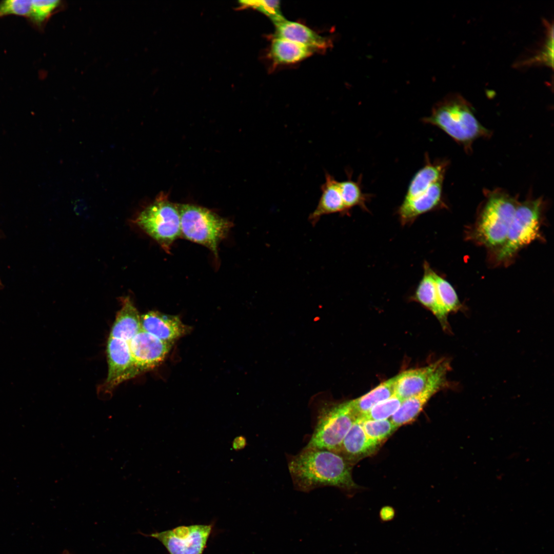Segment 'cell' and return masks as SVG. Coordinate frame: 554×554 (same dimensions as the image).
I'll list each match as a JSON object with an SVG mask.
<instances>
[{
  "label": "cell",
  "instance_id": "8",
  "mask_svg": "<svg viewBox=\"0 0 554 554\" xmlns=\"http://www.w3.org/2000/svg\"><path fill=\"white\" fill-rule=\"evenodd\" d=\"M212 527V524L179 526L143 535L159 540L169 554H203Z\"/></svg>",
  "mask_w": 554,
  "mask_h": 554
},
{
  "label": "cell",
  "instance_id": "2",
  "mask_svg": "<svg viewBox=\"0 0 554 554\" xmlns=\"http://www.w3.org/2000/svg\"><path fill=\"white\" fill-rule=\"evenodd\" d=\"M474 111L462 96L452 94L436 105L423 122L442 130L469 153L475 141L491 135V132L479 122Z\"/></svg>",
  "mask_w": 554,
  "mask_h": 554
},
{
  "label": "cell",
  "instance_id": "30",
  "mask_svg": "<svg viewBox=\"0 0 554 554\" xmlns=\"http://www.w3.org/2000/svg\"><path fill=\"white\" fill-rule=\"evenodd\" d=\"M32 6V1L6 0L0 2V17L10 14L29 17Z\"/></svg>",
  "mask_w": 554,
  "mask_h": 554
},
{
  "label": "cell",
  "instance_id": "29",
  "mask_svg": "<svg viewBox=\"0 0 554 554\" xmlns=\"http://www.w3.org/2000/svg\"><path fill=\"white\" fill-rule=\"evenodd\" d=\"M241 5L251 7L263 13L274 24L285 19L281 13L279 1H244L241 2Z\"/></svg>",
  "mask_w": 554,
  "mask_h": 554
},
{
  "label": "cell",
  "instance_id": "32",
  "mask_svg": "<svg viewBox=\"0 0 554 554\" xmlns=\"http://www.w3.org/2000/svg\"><path fill=\"white\" fill-rule=\"evenodd\" d=\"M245 445V439L242 436L237 437L234 438L232 444V448L235 450L242 449Z\"/></svg>",
  "mask_w": 554,
  "mask_h": 554
},
{
  "label": "cell",
  "instance_id": "1",
  "mask_svg": "<svg viewBox=\"0 0 554 554\" xmlns=\"http://www.w3.org/2000/svg\"><path fill=\"white\" fill-rule=\"evenodd\" d=\"M352 466L338 453L307 446L288 464L294 487L304 492L324 486L347 490L358 488L352 478Z\"/></svg>",
  "mask_w": 554,
  "mask_h": 554
},
{
  "label": "cell",
  "instance_id": "22",
  "mask_svg": "<svg viewBox=\"0 0 554 554\" xmlns=\"http://www.w3.org/2000/svg\"><path fill=\"white\" fill-rule=\"evenodd\" d=\"M397 375L381 383L364 395L350 401L358 418L368 411L378 403L391 397L395 392Z\"/></svg>",
  "mask_w": 554,
  "mask_h": 554
},
{
  "label": "cell",
  "instance_id": "13",
  "mask_svg": "<svg viewBox=\"0 0 554 554\" xmlns=\"http://www.w3.org/2000/svg\"><path fill=\"white\" fill-rule=\"evenodd\" d=\"M141 330L160 340L173 343L189 332V327L176 315L149 311L141 316Z\"/></svg>",
  "mask_w": 554,
  "mask_h": 554
},
{
  "label": "cell",
  "instance_id": "19",
  "mask_svg": "<svg viewBox=\"0 0 554 554\" xmlns=\"http://www.w3.org/2000/svg\"><path fill=\"white\" fill-rule=\"evenodd\" d=\"M122 307L111 327L110 337L129 342L141 330V316L129 297L123 298Z\"/></svg>",
  "mask_w": 554,
  "mask_h": 554
},
{
  "label": "cell",
  "instance_id": "17",
  "mask_svg": "<svg viewBox=\"0 0 554 554\" xmlns=\"http://www.w3.org/2000/svg\"><path fill=\"white\" fill-rule=\"evenodd\" d=\"M275 38H283L314 49H324L328 45L325 38L307 26L286 19L274 24Z\"/></svg>",
  "mask_w": 554,
  "mask_h": 554
},
{
  "label": "cell",
  "instance_id": "5",
  "mask_svg": "<svg viewBox=\"0 0 554 554\" xmlns=\"http://www.w3.org/2000/svg\"><path fill=\"white\" fill-rule=\"evenodd\" d=\"M544 201L542 197L519 202L506 239L497 254L503 262L511 259L521 249L540 237V226Z\"/></svg>",
  "mask_w": 554,
  "mask_h": 554
},
{
  "label": "cell",
  "instance_id": "7",
  "mask_svg": "<svg viewBox=\"0 0 554 554\" xmlns=\"http://www.w3.org/2000/svg\"><path fill=\"white\" fill-rule=\"evenodd\" d=\"M357 418L350 401L325 406L307 446L337 452Z\"/></svg>",
  "mask_w": 554,
  "mask_h": 554
},
{
  "label": "cell",
  "instance_id": "27",
  "mask_svg": "<svg viewBox=\"0 0 554 554\" xmlns=\"http://www.w3.org/2000/svg\"><path fill=\"white\" fill-rule=\"evenodd\" d=\"M31 12L28 18L33 25L41 28L50 17L63 7V2L59 0L32 1Z\"/></svg>",
  "mask_w": 554,
  "mask_h": 554
},
{
  "label": "cell",
  "instance_id": "25",
  "mask_svg": "<svg viewBox=\"0 0 554 554\" xmlns=\"http://www.w3.org/2000/svg\"><path fill=\"white\" fill-rule=\"evenodd\" d=\"M360 420L362 428L367 437L371 442L378 445L387 439L398 428L392 424L390 420H371L361 419Z\"/></svg>",
  "mask_w": 554,
  "mask_h": 554
},
{
  "label": "cell",
  "instance_id": "33",
  "mask_svg": "<svg viewBox=\"0 0 554 554\" xmlns=\"http://www.w3.org/2000/svg\"><path fill=\"white\" fill-rule=\"evenodd\" d=\"M63 554H70V553H69V552L68 550H65L63 552Z\"/></svg>",
  "mask_w": 554,
  "mask_h": 554
},
{
  "label": "cell",
  "instance_id": "14",
  "mask_svg": "<svg viewBox=\"0 0 554 554\" xmlns=\"http://www.w3.org/2000/svg\"><path fill=\"white\" fill-rule=\"evenodd\" d=\"M379 446L367 437L362 428L361 420L358 418L343 439L337 453L353 464L372 454Z\"/></svg>",
  "mask_w": 554,
  "mask_h": 554
},
{
  "label": "cell",
  "instance_id": "11",
  "mask_svg": "<svg viewBox=\"0 0 554 554\" xmlns=\"http://www.w3.org/2000/svg\"><path fill=\"white\" fill-rule=\"evenodd\" d=\"M107 355L108 371L106 384L109 388L114 387L140 373L134 364L128 342L109 337Z\"/></svg>",
  "mask_w": 554,
  "mask_h": 554
},
{
  "label": "cell",
  "instance_id": "3",
  "mask_svg": "<svg viewBox=\"0 0 554 554\" xmlns=\"http://www.w3.org/2000/svg\"><path fill=\"white\" fill-rule=\"evenodd\" d=\"M484 194L485 199L473 236L485 246L500 248L506 239L520 201L502 189H485Z\"/></svg>",
  "mask_w": 554,
  "mask_h": 554
},
{
  "label": "cell",
  "instance_id": "23",
  "mask_svg": "<svg viewBox=\"0 0 554 554\" xmlns=\"http://www.w3.org/2000/svg\"><path fill=\"white\" fill-rule=\"evenodd\" d=\"M438 304L443 314L447 318L449 313L460 309L461 304L452 286L442 276L434 272Z\"/></svg>",
  "mask_w": 554,
  "mask_h": 554
},
{
  "label": "cell",
  "instance_id": "9",
  "mask_svg": "<svg viewBox=\"0 0 554 554\" xmlns=\"http://www.w3.org/2000/svg\"><path fill=\"white\" fill-rule=\"evenodd\" d=\"M450 369L449 362L443 359L425 389L403 401L399 409L390 418L392 424L398 428L413 422L429 399L447 386L446 375Z\"/></svg>",
  "mask_w": 554,
  "mask_h": 554
},
{
  "label": "cell",
  "instance_id": "16",
  "mask_svg": "<svg viewBox=\"0 0 554 554\" xmlns=\"http://www.w3.org/2000/svg\"><path fill=\"white\" fill-rule=\"evenodd\" d=\"M443 359L429 365L404 371L397 375L394 393L403 400L423 391Z\"/></svg>",
  "mask_w": 554,
  "mask_h": 554
},
{
  "label": "cell",
  "instance_id": "6",
  "mask_svg": "<svg viewBox=\"0 0 554 554\" xmlns=\"http://www.w3.org/2000/svg\"><path fill=\"white\" fill-rule=\"evenodd\" d=\"M135 223L168 252L181 235L178 206L163 194L139 213Z\"/></svg>",
  "mask_w": 554,
  "mask_h": 554
},
{
  "label": "cell",
  "instance_id": "24",
  "mask_svg": "<svg viewBox=\"0 0 554 554\" xmlns=\"http://www.w3.org/2000/svg\"><path fill=\"white\" fill-rule=\"evenodd\" d=\"M339 186L343 203L349 213L351 209L355 206L368 211L366 203L369 195L362 191L360 185L357 182L351 180L348 176L347 180L339 182Z\"/></svg>",
  "mask_w": 554,
  "mask_h": 554
},
{
  "label": "cell",
  "instance_id": "12",
  "mask_svg": "<svg viewBox=\"0 0 554 554\" xmlns=\"http://www.w3.org/2000/svg\"><path fill=\"white\" fill-rule=\"evenodd\" d=\"M444 180L439 181L423 192L410 199L404 200L398 214L402 226L410 225L420 215L443 205Z\"/></svg>",
  "mask_w": 554,
  "mask_h": 554
},
{
  "label": "cell",
  "instance_id": "10",
  "mask_svg": "<svg viewBox=\"0 0 554 554\" xmlns=\"http://www.w3.org/2000/svg\"><path fill=\"white\" fill-rule=\"evenodd\" d=\"M129 344L134 364L140 373L160 365L169 352L173 343L163 341L141 330Z\"/></svg>",
  "mask_w": 554,
  "mask_h": 554
},
{
  "label": "cell",
  "instance_id": "18",
  "mask_svg": "<svg viewBox=\"0 0 554 554\" xmlns=\"http://www.w3.org/2000/svg\"><path fill=\"white\" fill-rule=\"evenodd\" d=\"M424 273L412 300L417 301L430 310L437 317L444 329H448L447 318L442 313L438 302L434 279V271L427 261L423 263Z\"/></svg>",
  "mask_w": 554,
  "mask_h": 554
},
{
  "label": "cell",
  "instance_id": "28",
  "mask_svg": "<svg viewBox=\"0 0 554 554\" xmlns=\"http://www.w3.org/2000/svg\"><path fill=\"white\" fill-rule=\"evenodd\" d=\"M403 401L394 393L388 399L375 405L360 418L371 420H387L397 411Z\"/></svg>",
  "mask_w": 554,
  "mask_h": 554
},
{
  "label": "cell",
  "instance_id": "26",
  "mask_svg": "<svg viewBox=\"0 0 554 554\" xmlns=\"http://www.w3.org/2000/svg\"><path fill=\"white\" fill-rule=\"evenodd\" d=\"M546 37L542 46L530 58L523 62V65H540L553 68V24L545 22Z\"/></svg>",
  "mask_w": 554,
  "mask_h": 554
},
{
  "label": "cell",
  "instance_id": "21",
  "mask_svg": "<svg viewBox=\"0 0 554 554\" xmlns=\"http://www.w3.org/2000/svg\"><path fill=\"white\" fill-rule=\"evenodd\" d=\"M313 49L290 41L275 38L271 44L270 55L278 64L299 62L310 56Z\"/></svg>",
  "mask_w": 554,
  "mask_h": 554
},
{
  "label": "cell",
  "instance_id": "15",
  "mask_svg": "<svg viewBox=\"0 0 554 554\" xmlns=\"http://www.w3.org/2000/svg\"><path fill=\"white\" fill-rule=\"evenodd\" d=\"M321 189L322 193L317 206L309 216L312 225L323 215L335 213L349 214L341 197L339 182L329 173H325V181Z\"/></svg>",
  "mask_w": 554,
  "mask_h": 554
},
{
  "label": "cell",
  "instance_id": "4",
  "mask_svg": "<svg viewBox=\"0 0 554 554\" xmlns=\"http://www.w3.org/2000/svg\"><path fill=\"white\" fill-rule=\"evenodd\" d=\"M181 235L209 249L217 258L219 243L228 233L232 224L206 208L190 204L177 205Z\"/></svg>",
  "mask_w": 554,
  "mask_h": 554
},
{
  "label": "cell",
  "instance_id": "31",
  "mask_svg": "<svg viewBox=\"0 0 554 554\" xmlns=\"http://www.w3.org/2000/svg\"><path fill=\"white\" fill-rule=\"evenodd\" d=\"M394 516V510L390 506H385L381 508L380 511V518L383 522H388L392 520Z\"/></svg>",
  "mask_w": 554,
  "mask_h": 554
},
{
  "label": "cell",
  "instance_id": "20",
  "mask_svg": "<svg viewBox=\"0 0 554 554\" xmlns=\"http://www.w3.org/2000/svg\"><path fill=\"white\" fill-rule=\"evenodd\" d=\"M448 165L447 161L430 162L427 158L425 165L411 180L404 200L411 199L425 191L434 183L444 180Z\"/></svg>",
  "mask_w": 554,
  "mask_h": 554
}]
</instances>
